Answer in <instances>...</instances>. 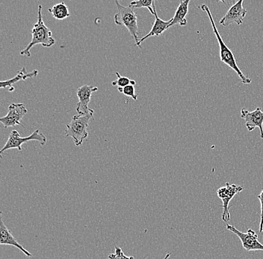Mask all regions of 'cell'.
I'll return each mask as SVG.
<instances>
[{
    "mask_svg": "<svg viewBox=\"0 0 263 259\" xmlns=\"http://www.w3.org/2000/svg\"><path fill=\"white\" fill-rule=\"evenodd\" d=\"M98 87L85 85L77 89V97L79 102L77 104V112L80 115L88 114H95V111L88 107L91 98L92 93L98 91Z\"/></svg>",
    "mask_w": 263,
    "mask_h": 259,
    "instance_id": "9c48e42d",
    "label": "cell"
},
{
    "mask_svg": "<svg viewBox=\"0 0 263 259\" xmlns=\"http://www.w3.org/2000/svg\"><path fill=\"white\" fill-rule=\"evenodd\" d=\"M241 117L246 121L248 132H252L256 127L260 130V137L263 139V112L260 107L256 108L254 111L244 109L241 110Z\"/></svg>",
    "mask_w": 263,
    "mask_h": 259,
    "instance_id": "8fae6325",
    "label": "cell"
},
{
    "mask_svg": "<svg viewBox=\"0 0 263 259\" xmlns=\"http://www.w3.org/2000/svg\"><path fill=\"white\" fill-rule=\"evenodd\" d=\"M244 187L241 185H230L227 183L224 186L221 187L217 191V195L222 202L221 208L223 209L222 213V221L223 222H228L230 220L229 204L230 201L243 191Z\"/></svg>",
    "mask_w": 263,
    "mask_h": 259,
    "instance_id": "8992f818",
    "label": "cell"
},
{
    "mask_svg": "<svg viewBox=\"0 0 263 259\" xmlns=\"http://www.w3.org/2000/svg\"><path fill=\"white\" fill-rule=\"evenodd\" d=\"M171 256V253H167V255H165V257L163 259H168L169 257Z\"/></svg>",
    "mask_w": 263,
    "mask_h": 259,
    "instance_id": "7402d4cb",
    "label": "cell"
},
{
    "mask_svg": "<svg viewBox=\"0 0 263 259\" xmlns=\"http://www.w3.org/2000/svg\"><path fill=\"white\" fill-rule=\"evenodd\" d=\"M118 12L115 14V23L118 26H124L132 37L136 42V45H139V26H138V17L134 8L131 6H123L118 1H115Z\"/></svg>",
    "mask_w": 263,
    "mask_h": 259,
    "instance_id": "3957f363",
    "label": "cell"
},
{
    "mask_svg": "<svg viewBox=\"0 0 263 259\" xmlns=\"http://www.w3.org/2000/svg\"><path fill=\"white\" fill-rule=\"evenodd\" d=\"M121 93L126 95V96H129L132 99H134L135 101H137L138 96L136 95V92H135V88L133 85H129L128 86L125 87V88H123Z\"/></svg>",
    "mask_w": 263,
    "mask_h": 259,
    "instance_id": "ffe728a7",
    "label": "cell"
},
{
    "mask_svg": "<svg viewBox=\"0 0 263 259\" xmlns=\"http://www.w3.org/2000/svg\"><path fill=\"white\" fill-rule=\"evenodd\" d=\"M48 11L52 14V17L59 21L67 19L70 17V11L64 2L55 4V6H52V8L49 9Z\"/></svg>",
    "mask_w": 263,
    "mask_h": 259,
    "instance_id": "2e32d148",
    "label": "cell"
},
{
    "mask_svg": "<svg viewBox=\"0 0 263 259\" xmlns=\"http://www.w3.org/2000/svg\"><path fill=\"white\" fill-rule=\"evenodd\" d=\"M154 16H155V21H154V25H153L152 29L149 31V33L139 41V45H138L139 47H141V43L144 42V41H145L148 37H152V36H159L170 28L172 21V19L168 21H163L158 16L157 13H156V6H154Z\"/></svg>",
    "mask_w": 263,
    "mask_h": 259,
    "instance_id": "4fadbf2b",
    "label": "cell"
},
{
    "mask_svg": "<svg viewBox=\"0 0 263 259\" xmlns=\"http://www.w3.org/2000/svg\"><path fill=\"white\" fill-rule=\"evenodd\" d=\"M41 12H42V6L39 5L37 21L34 24V27L32 30V41L24 50L21 51V55L30 57L31 50L34 46L37 45V44H41L46 48H49L55 44V40L52 37V31L44 24Z\"/></svg>",
    "mask_w": 263,
    "mask_h": 259,
    "instance_id": "7a4b0ae2",
    "label": "cell"
},
{
    "mask_svg": "<svg viewBox=\"0 0 263 259\" xmlns=\"http://www.w3.org/2000/svg\"><path fill=\"white\" fill-rule=\"evenodd\" d=\"M136 81H134V80H131L130 85H133L134 86L135 85H136Z\"/></svg>",
    "mask_w": 263,
    "mask_h": 259,
    "instance_id": "603a6c76",
    "label": "cell"
},
{
    "mask_svg": "<svg viewBox=\"0 0 263 259\" xmlns=\"http://www.w3.org/2000/svg\"><path fill=\"white\" fill-rule=\"evenodd\" d=\"M258 199L260 201L261 204V214L260 223H259V233L263 234V189L261 191L260 194L258 195Z\"/></svg>",
    "mask_w": 263,
    "mask_h": 259,
    "instance_id": "44dd1931",
    "label": "cell"
},
{
    "mask_svg": "<svg viewBox=\"0 0 263 259\" xmlns=\"http://www.w3.org/2000/svg\"><path fill=\"white\" fill-rule=\"evenodd\" d=\"M243 0H239L230 7L227 14L221 18L220 24L223 26H229L233 24L239 26L243 24L248 11L243 7Z\"/></svg>",
    "mask_w": 263,
    "mask_h": 259,
    "instance_id": "30bf717a",
    "label": "cell"
},
{
    "mask_svg": "<svg viewBox=\"0 0 263 259\" xmlns=\"http://www.w3.org/2000/svg\"><path fill=\"white\" fill-rule=\"evenodd\" d=\"M30 141H37L40 142L41 145H45L47 142V137L44 134L40 132L39 129L34 131L32 134L25 137H21L17 131L13 130L8 137V142L0 150V154L2 155L5 151L11 150V149H17L18 150L21 151L23 150L22 144Z\"/></svg>",
    "mask_w": 263,
    "mask_h": 259,
    "instance_id": "5b68a950",
    "label": "cell"
},
{
    "mask_svg": "<svg viewBox=\"0 0 263 259\" xmlns=\"http://www.w3.org/2000/svg\"><path fill=\"white\" fill-rule=\"evenodd\" d=\"M37 73H39V71L36 70H33V71L30 72V73H27V72H26V67H24L22 70H19V71L17 72V74H16V76H14V78L6 80V81L1 82V83H0V88H6L8 87V88H9L8 91L11 92V91H14V88L12 86L14 84L18 83V82L21 81V80L25 81V80L27 79V78H34V77L37 76Z\"/></svg>",
    "mask_w": 263,
    "mask_h": 259,
    "instance_id": "5bb4252c",
    "label": "cell"
},
{
    "mask_svg": "<svg viewBox=\"0 0 263 259\" xmlns=\"http://www.w3.org/2000/svg\"><path fill=\"white\" fill-rule=\"evenodd\" d=\"M200 9L202 11L206 12L207 15H208L209 19H210L211 25L213 26L214 34H215V37H216L217 40H218V45H219V51H220V58L223 63L225 65L229 66L230 68L233 69L236 73H237L238 76H239L240 79H241V83L247 85V84L251 83L252 80L248 76H246L244 73H242L239 67H238L237 63H236V58H235L234 55H233V52L226 45L223 39H222L221 34L218 32L217 26L215 25V21H214L213 15H212L211 11L209 9L208 6L206 5L203 4L200 6Z\"/></svg>",
    "mask_w": 263,
    "mask_h": 259,
    "instance_id": "6da1fadb",
    "label": "cell"
},
{
    "mask_svg": "<svg viewBox=\"0 0 263 259\" xmlns=\"http://www.w3.org/2000/svg\"><path fill=\"white\" fill-rule=\"evenodd\" d=\"M0 244L2 245H10L19 249L27 257L32 256V253L26 250L21 244L18 243L15 237L13 236L11 231L5 225L3 220V213H0Z\"/></svg>",
    "mask_w": 263,
    "mask_h": 259,
    "instance_id": "7c38bea8",
    "label": "cell"
},
{
    "mask_svg": "<svg viewBox=\"0 0 263 259\" xmlns=\"http://www.w3.org/2000/svg\"><path fill=\"white\" fill-rule=\"evenodd\" d=\"M108 258V259H134L133 256L125 255L122 249L118 247H115V253L110 254Z\"/></svg>",
    "mask_w": 263,
    "mask_h": 259,
    "instance_id": "d6986e66",
    "label": "cell"
},
{
    "mask_svg": "<svg viewBox=\"0 0 263 259\" xmlns=\"http://www.w3.org/2000/svg\"><path fill=\"white\" fill-rule=\"evenodd\" d=\"M129 6L136 9L140 8H147L149 12L154 15V6H155V2L153 0H137V1L131 2Z\"/></svg>",
    "mask_w": 263,
    "mask_h": 259,
    "instance_id": "e0dca14e",
    "label": "cell"
},
{
    "mask_svg": "<svg viewBox=\"0 0 263 259\" xmlns=\"http://www.w3.org/2000/svg\"><path fill=\"white\" fill-rule=\"evenodd\" d=\"M115 74L118 76V78L111 83V85H112L113 86H118V88H125V87L130 85L131 80L129 79V78H127V77L121 76L118 72H116Z\"/></svg>",
    "mask_w": 263,
    "mask_h": 259,
    "instance_id": "ac0fdd59",
    "label": "cell"
},
{
    "mask_svg": "<svg viewBox=\"0 0 263 259\" xmlns=\"http://www.w3.org/2000/svg\"><path fill=\"white\" fill-rule=\"evenodd\" d=\"M93 117V114L85 115L76 114L70 124H67V130L65 131L66 137H71L77 147L81 146L84 140L88 137L90 119Z\"/></svg>",
    "mask_w": 263,
    "mask_h": 259,
    "instance_id": "277c9868",
    "label": "cell"
},
{
    "mask_svg": "<svg viewBox=\"0 0 263 259\" xmlns=\"http://www.w3.org/2000/svg\"><path fill=\"white\" fill-rule=\"evenodd\" d=\"M190 3V0H184L181 1L174 17L172 18V24L170 27L173 26L180 25L181 26H185L187 25V14L189 12V6Z\"/></svg>",
    "mask_w": 263,
    "mask_h": 259,
    "instance_id": "9a60e30c",
    "label": "cell"
},
{
    "mask_svg": "<svg viewBox=\"0 0 263 259\" xmlns=\"http://www.w3.org/2000/svg\"><path fill=\"white\" fill-rule=\"evenodd\" d=\"M227 229L233 232L239 237L240 241L242 244L243 248L247 252L251 251H263V244L259 242L258 234L255 231L251 229H248L246 233L240 232L235 226L228 224Z\"/></svg>",
    "mask_w": 263,
    "mask_h": 259,
    "instance_id": "52a82bcc",
    "label": "cell"
},
{
    "mask_svg": "<svg viewBox=\"0 0 263 259\" xmlns=\"http://www.w3.org/2000/svg\"><path fill=\"white\" fill-rule=\"evenodd\" d=\"M27 112L26 106L23 103H12L8 106L7 115L0 118V122L5 128L14 127L17 125L24 126L21 121Z\"/></svg>",
    "mask_w": 263,
    "mask_h": 259,
    "instance_id": "ba28073f",
    "label": "cell"
}]
</instances>
